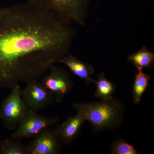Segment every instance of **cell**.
I'll use <instances>...</instances> for the list:
<instances>
[{
	"label": "cell",
	"mask_w": 154,
	"mask_h": 154,
	"mask_svg": "<svg viewBox=\"0 0 154 154\" xmlns=\"http://www.w3.org/2000/svg\"><path fill=\"white\" fill-rule=\"evenodd\" d=\"M71 23L27 2L0 7V88L38 80L69 54Z\"/></svg>",
	"instance_id": "obj_1"
},
{
	"label": "cell",
	"mask_w": 154,
	"mask_h": 154,
	"mask_svg": "<svg viewBox=\"0 0 154 154\" xmlns=\"http://www.w3.org/2000/svg\"><path fill=\"white\" fill-rule=\"evenodd\" d=\"M72 106L91 123L94 134L117 129L123 122L125 112L124 104L113 97L107 101L74 103Z\"/></svg>",
	"instance_id": "obj_2"
},
{
	"label": "cell",
	"mask_w": 154,
	"mask_h": 154,
	"mask_svg": "<svg viewBox=\"0 0 154 154\" xmlns=\"http://www.w3.org/2000/svg\"><path fill=\"white\" fill-rule=\"evenodd\" d=\"M28 2L52 12L71 24H85L87 0H28Z\"/></svg>",
	"instance_id": "obj_3"
},
{
	"label": "cell",
	"mask_w": 154,
	"mask_h": 154,
	"mask_svg": "<svg viewBox=\"0 0 154 154\" xmlns=\"http://www.w3.org/2000/svg\"><path fill=\"white\" fill-rule=\"evenodd\" d=\"M11 94L3 100L0 107V119L9 130H14L28 110L20 95L19 85L11 88Z\"/></svg>",
	"instance_id": "obj_4"
},
{
	"label": "cell",
	"mask_w": 154,
	"mask_h": 154,
	"mask_svg": "<svg viewBox=\"0 0 154 154\" xmlns=\"http://www.w3.org/2000/svg\"><path fill=\"white\" fill-rule=\"evenodd\" d=\"M59 119L57 116L45 117L28 109L20 124L11 134V137L15 140L33 138L44 128L57 124Z\"/></svg>",
	"instance_id": "obj_5"
},
{
	"label": "cell",
	"mask_w": 154,
	"mask_h": 154,
	"mask_svg": "<svg viewBox=\"0 0 154 154\" xmlns=\"http://www.w3.org/2000/svg\"><path fill=\"white\" fill-rule=\"evenodd\" d=\"M48 71L42 76L41 83L53 94L55 102L60 103L72 91L74 84L68 73L55 64Z\"/></svg>",
	"instance_id": "obj_6"
},
{
	"label": "cell",
	"mask_w": 154,
	"mask_h": 154,
	"mask_svg": "<svg viewBox=\"0 0 154 154\" xmlns=\"http://www.w3.org/2000/svg\"><path fill=\"white\" fill-rule=\"evenodd\" d=\"M20 95L28 109L36 112L52 105L55 101L53 94L38 80L27 82L26 87L20 90Z\"/></svg>",
	"instance_id": "obj_7"
},
{
	"label": "cell",
	"mask_w": 154,
	"mask_h": 154,
	"mask_svg": "<svg viewBox=\"0 0 154 154\" xmlns=\"http://www.w3.org/2000/svg\"><path fill=\"white\" fill-rule=\"evenodd\" d=\"M26 146L27 154H59L62 143L57 138L54 130L46 128L35 136Z\"/></svg>",
	"instance_id": "obj_8"
},
{
	"label": "cell",
	"mask_w": 154,
	"mask_h": 154,
	"mask_svg": "<svg viewBox=\"0 0 154 154\" xmlns=\"http://www.w3.org/2000/svg\"><path fill=\"white\" fill-rule=\"evenodd\" d=\"M85 121L81 113H77L74 116H70L54 130L55 134L62 143L70 145L79 137L83 123Z\"/></svg>",
	"instance_id": "obj_9"
},
{
	"label": "cell",
	"mask_w": 154,
	"mask_h": 154,
	"mask_svg": "<svg viewBox=\"0 0 154 154\" xmlns=\"http://www.w3.org/2000/svg\"><path fill=\"white\" fill-rule=\"evenodd\" d=\"M59 63L66 65L74 75L86 83L95 82V80L91 76L94 72V67L91 65L83 62L69 53L61 60Z\"/></svg>",
	"instance_id": "obj_10"
},
{
	"label": "cell",
	"mask_w": 154,
	"mask_h": 154,
	"mask_svg": "<svg viewBox=\"0 0 154 154\" xmlns=\"http://www.w3.org/2000/svg\"><path fill=\"white\" fill-rule=\"evenodd\" d=\"M132 93L133 102L134 105H138L141 102L143 96L146 90L150 86L149 82L151 79L150 75L143 72V69L136 68Z\"/></svg>",
	"instance_id": "obj_11"
},
{
	"label": "cell",
	"mask_w": 154,
	"mask_h": 154,
	"mask_svg": "<svg viewBox=\"0 0 154 154\" xmlns=\"http://www.w3.org/2000/svg\"><path fill=\"white\" fill-rule=\"evenodd\" d=\"M98 80H95L96 89L94 96L101 100L107 101L113 98V94L116 90V86L105 77V73L102 72L98 75Z\"/></svg>",
	"instance_id": "obj_12"
},
{
	"label": "cell",
	"mask_w": 154,
	"mask_h": 154,
	"mask_svg": "<svg viewBox=\"0 0 154 154\" xmlns=\"http://www.w3.org/2000/svg\"><path fill=\"white\" fill-rule=\"evenodd\" d=\"M128 60L136 68H152L154 63V54L144 46L137 52L128 56Z\"/></svg>",
	"instance_id": "obj_13"
},
{
	"label": "cell",
	"mask_w": 154,
	"mask_h": 154,
	"mask_svg": "<svg viewBox=\"0 0 154 154\" xmlns=\"http://www.w3.org/2000/svg\"><path fill=\"white\" fill-rule=\"evenodd\" d=\"M0 154H27L26 146L18 140L8 138L0 140Z\"/></svg>",
	"instance_id": "obj_14"
},
{
	"label": "cell",
	"mask_w": 154,
	"mask_h": 154,
	"mask_svg": "<svg viewBox=\"0 0 154 154\" xmlns=\"http://www.w3.org/2000/svg\"><path fill=\"white\" fill-rule=\"evenodd\" d=\"M110 153L112 154H138L139 152L134 146L122 138L114 141L110 146Z\"/></svg>",
	"instance_id": "obj_15"
}]
</instances>
